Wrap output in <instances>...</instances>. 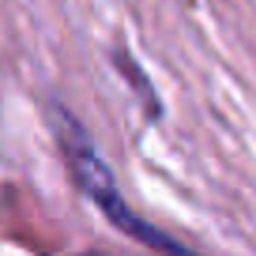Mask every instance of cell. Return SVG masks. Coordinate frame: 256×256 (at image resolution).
I'll return each instance as SVG.
<instances>
[{"mask_svg": "<svg viewBox=\"0 0 256 256\" xmlns=\"http://www.w3.org/2000/svg\"><path fill=\"white\" fill-rule=\"evenodd\" d=\"M60 147H64V154H68V166H72L80 188L102 208V215L110 218L120 234L136 238L140 245L154 248L158 256H200V252H192V248H184L177 238H170L166 230H158V226H151L147 218H140L136 211L120 200L117 181H113L110 166L98 158V147L90 144L87 128H83L76 117H68V113H60Z\"/></svg>", "mask_w": 256, "mask_h": 256, "instance_id": "obj_1", "label": "cell"}]
</instances>
